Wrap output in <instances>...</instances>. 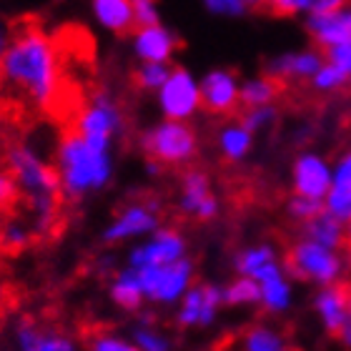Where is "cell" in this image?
<instances>
[{
    "mask_svg": "<svg viewBox=\"0 0 351 351\" xmlns=\"http://www.w3.org/2000/svg\"><path fill=\"white\" fill-rule=\"evenodd\" d=\"M131 51L138 63H166L171 66L173 56L178 53V36L169 25L156 23L143 25L131 33Z\"/></svg>",
    "mask_w": 351,
    "mask_h": 351,
    "instance_id": "obj_17",
    "label": "cell"
},
{
    "mask_svg": "<svg viewBox=\"0 0 351 351\" xmlns=\"http://www.w3.org/2000/svg\"><path fill=\"white\" fill-rule=\"evenodd\" d=\"M156 106H158L163 118L191 123V118H196V113H201L198 78L191 73L189 68L173 66L166 83L156 93Z\"/></svg>",
    "mask_w": 351,
    "mask_h": 351,
    "instance_id": "obj_13",
    "label": "cell"
},
{
    "mask_svg": "<svg viewBox=\"0 0 351 351\" xmlns=\"http://www.w3.org/2000/svg\"><path fill=\"white\" fill-rule=\"evenodd\" d=\"M341 346V351H351V308H349V316H346V322L341 324V329L337 331V337H334Z\"/></svg>",
    "mask_w": 351,
    "mask_h": 351,
    "instance_id": "obj_44",
    "label": "cell"
},
{
    "mask_svg": "<svg viewBox=\"0 0 351 351\" xmlns=\"http://www.w3.org/2000/svg\"><path fill=\"white\" fill-rule=\"evenodd\" d=\"M176 208L181 216L198 223H211L219 219L221 201L213 191V181L208 171L191 166L181 171V181H178V196H176Z\"/></svg>",
    "mask_w": 351,
    "mask_h": 351,
    "instance_id": "obj_12",
    "label": "cell"
},
{
    "mask_svg": "<svg viewBox=\"0 0 351 351\" xmlns=\"http://www.w3.org/2000/svg\"><path fill=\"white\" fill-rule=\"evenodd\" d=\"M108 299L116 308H121L123 314H138L146 308V293L141 286L138 271L131 266H118L108 276Z\"/></svg>",
    "mask_w": 351,
    "mask_h": 351,
    "instance_id": "obj_23",
    "label": "cell"
},
{
    "mask_svg": "<svg viewBox=\"0 0 351 351\" xmlns=\"http://www.w3.org/2000/svg\"><path fill=\"white\" fill-rule=\"evenodd\" d=\"M324 63V53L319 48H293V51H284L274 56L266 63L263 73L271 75L274 81L284 83H308L311 75L319 71V66Z\"/></svg>",
    "mask_w": 351,
    "mask_h": 351,
    "instance_id": "obj_16",
    "label": "cell"
},
{
    "mask_svg": "<svg viewBox=\"0 0 351 351\" xmlns=\"http://www.w3.org/2000/svg\"><path fill=\"white\" fill-rule=\"evenodd\" d=\"M83 351H138L128 334L116 329H93L83 341Z\"/></svg>",
    "mask_w": 351,
    "mask_h": 351,
    "instance_id": "obj_33",
    "label": "cell"
},
{
    "mask_svg": "<svg viewBox=\"0 0 351 351\" xmlns=\"http://www.w3.org/2000/svg\"><path fill=\"white\" fill-rule=\"evenodd\" d=\"M324 211V201H316V198H304V196H293L286 201V216L296 223V226H304L308 221L319 216Z\"/></svg>",
    "mask_w": 351,
    "mask_h": 351,
    "instance_id": "obj_37",
    "label": "cell"
},
{
    "mask_svg": "<svg viewBox=\"0 0 351 351\" xmlns=\"http://www.w3.org/2000/svg\"><path fill=\"white\" fill-rule=\"evenodd\" d=\"M322 8V0H266V10L281 18H296V15H316Z\"/></svg>",
    "mask_w": 351,
    "mask_h": 351,
    "instance_id": "obj_36",
    "label": "cell"
},
{
    "mask_svg": "<svg viewBox=\"0 0 351 351\" xmlns=\"http://www.w3.org/2000/svg\"><path fill=\"white\" fill-rule=\"evenodd\" d=\"M163 226V206L154 196H136L118 206L101 231L103 246H123L146 239Z\"/></svg>",
    "mask_w": 351,
    "mask_h": 351,
    "instance_id": "obj_8",
    "label": "cell"
},
{
    "mask_svg": "<svg viewBox=\"0 0 351 351\" xmlns=\"http://www.w3.org/2000/svg\"><path fill=\"white\" fill-rule=\"evenodd\" d=\"M281 83L274 81L271 75H251L241 81V93H239V103L241 108H261V106H276L281 98Z\"/></svg>",
    "mask_w": 351,
    "mask_h": 351,
    "instance_id": "obj_30",
    "label": "cell"
},
{
    "mask_svg": "<svg viewBox=\"0 0 351 351\" xmlns=\"http://www.w3.org/2000/svg\"><path fill=\"white\" fill-rule=\"evenodd\" d=\"M201 5L213 18H246V15H251L246 0H201Z\"/></svg>",
    "mask_w": 351,
    "mask_h": 351,
    "instance_id": "obj_39",
    "label": "cell"
},
{
    "mask_svg": "<svg viewBox=\"0 0 351 351\" xmlns=\"http://www.w3.org/2000/svg\"><path fill=\"white\" fill-rule=\"evenodd\" d=\"M299 234L311 239V241L322 243L326 249H337V251H344L346 243L351 239V228L344 226L339 219H334L329 211H322L319 216L299 226Z\"/></svg>",
    "mask_w": 351,
    "mask_h": 351,
    "instance_id": "obj_28",
    "label": "cell"
},
{
    "mask_svg": "<svg viewBox=\"0 0 351 351\" xmlns=\"http://www.w3.org/2000/svg\"><path fill=\"white\" fill-rule=\"evenodd\" d=\"M131 5H133V21H136V28L163 23L158 0H131Z\"/></svg>",
    "mask_w": 351,
    "mask_h": 351,
    "instance_id": "obj_40",
    "label": "cell"
},
{
    "mask_svg": "<svg viewBox=\"0 0 351 351\" xmlns=\"http://www.w3.org/2000/svg\"><path fill=\"white\" fill-rule=\"evenodd\" d=\"M311 308L319 326L324 329V334L337 337V331L341 329V324L346 322L351 308V284H334L316 289L314 299H311Z\"/></svg>",
    "mask_w": 351,
    "mask_h": 351,
    "instance_id": "obj_18",
    "label": "cell"
},
{
    "mask_svg": "<svg viewBox=\"0 0 351 351\" xmlns=\"http://www.w3.org/2000/svg\"><path fill=\"white\" fill-rule=\"evenodd\" d=\"M231 351H293V344L278 324L254 322L236 337Z\"/></svg>",
    "mask_w": 351,
    "mask_h": 351,
    "instance_id": "obj_25",
    "label": "cell"
},
{
    "mask_svg": "<svg viewBox=\"0 0 351 351\" xmlns=\"http://www.w3.org/2000/svg\"><path fill=\"white\" fill-rule=\"evenodd\" d=\"M231 266H234V276L261 281L263 276H269V274L284 266V254L278 251L276 243L254 241L236 251L234 258H231Z\"/></svg>",
    "mask_w": 351,
    "mask_h": 351,
    "instance_id": "obj_19",
    "label": "cell"
},
{
    "mask_svg": "<svg viewBox=\"0 0 351 351\" xmlns=\"http://www.w3.org/2000/svg\"><path fill=\"white\" fill-rule=\"evenodd\" d=\"M186 256H191L186 234L178 226H161L156 228L151 236H146V239L131 243L123 263L131 266V269L141 271V269H151V266L181 261Z\"/></svg>",
    "mask_w": 351,
    "mask_h": 351,
    "instance_id": "obj_11",
    "label": "cell"
},
{
    "mask_svg": "<svg viewBox=\"0 0 351 351\" xmlns=\"http://www.w3.org/2000/svg\"><path fill=\"white\" fill-rule=\"evenodd\" d=\"M95 25L110 36H131L136 30L131 0H90Z\"/></svg>",
    "mask_w": 351,
    "mask_h": 351,
    "instance_id": "obj_27",
    "label": "cell"
},
{
    "mask_svg": "<svg viewBox=\"0 0 351 351\" xmlns=\"http://www.w3.org/2000/svg\"><path fill=\"white\" fill-rule=\"evenodd\" d=\"M143 169H146L148 178H158V176L166 173V169H163V166H158L156 161H146V158H143Z\"/></svg>",
    "mask_w": 351,
    "mask_h": 351,
    "instance_id": "obj_45",
    "label": "cell"
},
{
    "mask_svg": "<svg viewBox=\"0 0 351 351\" xmlns=\"http://www.w3.org/2000/svg\"><path fill=\"white\" fill-rule=\"evenodd\" d=\"M138 148L146 161H156L163 169H191L201 154L196 128L181 121L163 118L138 133Z\"/></svg>",
    "mask_w": 351,
    "mask_h": 351,
    "instance_id": "obj_4",
    "label": "cell"
},
{
    "mask_svg": "<svg viewBox=\"0 0 351 351\" xmlns=\"http://www.w3.org/2000/svg\"><path fill=\"white\" fill-rule=\"evenodd\" d=\"M138 276L143 293H146V306L154 308H173L183 299V293L198 281L196 263L191 256L173 263H163V266L141 269Z\"/></svg>",
    "mask_w": 351,
    "mask_h": 351,
    "instance_id": "obj_9",
    "label": "cell"
},
{
    "mask_svg": "<svg viewBox=\"0 0 351 351\" xmlns=\"http://www.w3.org/2000/svg\"><path fill=\"white\" fill-rule=\"evenodd\" d=\"M13 25H10V21L5 18V13L0 10V58H3V53H5L8 43H10V38H13Z\"/></svg>",
    "mask_w": 351,
    "mask_h": 351,
    "instance_id": "obj_43",
    "label": "cell"
},
{
    "mask_svg": "<svg viewBox=\"0 0 351 351\" xmlns=\"http://www.w3.org/2000/svg\"><path fill=\"white\" fill-rule=\"evenodd\" d=\"M125 334L138 351H178V341H176L173 331L163 322H158V316L151 314L148 308L136 314L131 329Z\"/></svg>",
    "mask_w": 351,
    "mask_h": 351,
    "instance_id": "obj_22",
    "label": "cell"
},
{
    "mask_svg": "<svg viewBox=\"0 0 351 351\" xmlns=\"http://www.w3.org/2000/svg\"><path fill=\"white\" fill-rule=\"evenodd\" d=\"M3 341L8 351H83V341L75 334L33 314H15L3 326Z\"/></svg>",
    "mask_w": 351,
    "mask_h": 351,
    "instance_id": "obj_7",
    "label": "cell"
},
{
    "mask_svg": "<svg viewBox=\"0 0 351 351\" xmlns=\"http://www.w3.org/2000/svg\"><path fill=\"white\" fill-rule=\"evenodd\" d=\"M223 308L226 304L221 284L196 281L173 306V326L181 331H208L213 324H219Z\"/></svg>",
    "mask_w": 351,
    "mask_h": 351,
    "instance_id": "obj_10",
    "label": "cell"
},
{
    "mask_svg": "<svg viewBox=\"0 0 351 351\" xmlns=\"http://www.w3.org/2000/svg\"><path fill=\"white\" fill-rule=\"evenodd\" d=\"M308 88H311L314 93H322V95L341 93L344 88H349V75H346L344 71H339L334 63H329V60L324 58V63L319 66V71L311 75Z\"/></svg>",
    "mask_w": 351,
    "mask_h": 351,
    "instance_id": "obj_32",
    "label": "cell"
},
{
    "mask_svg": "<svg viewBox=\"0 0 351 351\" xmlns=\"http://www.w3.org/2000/svg\"><path fill=\"white\" fill-rule=\"evenodd\" d=\"M0 148L18 191L15 211L25 216L38 241L56 236L63 219V196L53 158L28 138H10Z\"/></svg>",
    "mask_w": 351,
    "mask_h": 351,
    "instance_id": "obj_2",
    "label": "cell"
},
{
    "mask_svg": "<svg viewBox=\"0 0 351 351\" xmlns=\"http://www.w3.org/2000/svg\"><path fill=\"white\" fill-rule=\"evenodd\" d=\"M201 88V110L211 116L228 118L236 110H241L239 93H241V78L231 68H211L198 78Z\"/></svg>",
    "mask_w": 351,
    "mask_h": 351,
    "instance_id": "obj_14",
    "label": "cell"
},
{
    "mask_svg": "<svg viewBox=\"0 0 351 351\" xmlns=\"http://www.w3.org/2000/svg\"><path fill=\"white\" fill-rule=\"evenodd\" d=\"M344 263H346V278H351V239L344 249Z\"/></svg>",
    "mask_w": 351,
    "mask_h": 351,
    "instance_id": "obj_46",
    "label": "cell"
},
{
    "mask_svg": "<svg viewBox=\"0 0 351 351\" xmlns=\"http://www.w3.org/2000/svg\"><path fill=\"white\" fill-rule=\"evenodd\" d=\"M284 266L293 281L308 284L314 289L344 284L346 281L344 251L326 249V246L311 241V239L301 234L286 246Z\"/></svg>",
    "mask_w": 351,
    "mask_h": 351,
    "instance_id": "obj_5",
    "label": "cell"
},
{
    "mask_svg": "<svg viewBox=\"0 0 351 351\" xmlns=\"http://www.w3.org/2000/svg\"><path fill=\"white\" fill-rule=\"evenodd\" d=\"M36 241V234H33V228H30V223L25 221L23 213L13 211L0 216V254L3 256L5 254H10V256L13 254H23Z\"/></svg>",
    "mask_w": 351,
    "mask_h": 351,
    "instance_id": "obj_29",
    "label": "cell"
},
{
    "mask_svg": "<svg viewBox=\"0 0 351 351\" xmlns=\"http://www.w3.org/2000/svg\"><path fill=\"white\" fill-rule=\"evenodd\" d=\"M258 286V311L271 319H278V316H286L293 308V301H296V286H293V278L289 276L286 266L276 269L274 274L263 276L261 281H256Z\"/></svg>",
    "mask_w": 351,
    "mask_h": 351,
    "instance_id": "obj_21",
    "label": "cell"
},
{
    "mask_svg": "<svg viewBox=\"0 0 351 351\" xmlns=\"http://www.w3.org/2000/svg\"><path fill=\"white\" fill-rule=\"evenodd\" d=\"M324 211H329L334 219L351 228V148H346L334 163L331 189L324 198Z\"/></svg>",
    "mask_w": 351,
    "mask_h": 351,
    "instance_id": "obj_24",
    "label": "cell"
},
{
    "mask_svg": "<svg viewBox=\"0 0 351 351\" xmlns=\"http://www.w3.org/2000/svg\"><path fill=\"white\" fill-rule=\"evenodd\" d=\"M239 121H241V123L246 125L254 136H258V133H266L278 123V106L241 108V113H239Z\"/></svg>",
    "mask_w": 351,
    "mask_h": 351,
    "instance_id": "obj_35",
    "label": "cell"
},
{
    "mask_svg": "<svg viewBox=\"0 0 351 351\" xmlns=\"http://www.w3.org/2000/svg\"><path fill=\"white\" fill-rule=\"evenodd\" d=\"M10 299H13V289H10V278H8L5 261H3V254H0V319L5 316L8 306H10Z\"/></svg>",
    "mask_w": 351,
    "mask_h": 351,
    "instance_id": "obj_42",
    "label": "cell"
},
{
    "mask_svg": "<svg viewBox=\"0 0 351 351\" xmlns=\"http://www.w3.org/2000/svg\"><path fill=\"white\" fill-rule=\"evenodd\" d=\"M334 163L319 151H301L291 163V193L324 201L331 189Z\"/></svg>",
    "mask_w": 351,
    "mask_h": 351,
    "instance_id": "obj_15",
    "label": "cell"
},
{
    "mask_svg": "<svg viewBox=\"0 0 351 351\" xmlns=\"http://www.w3.org/2000/svg\"><path fill=\"white\" fill-rule=\"evenodd\" d=\"M304 28L322 53L351 40V3L334 13H316L304 18Z\"/></svg>",
    "mask_w": 351,
    "mask_h": 351,
    "instance_id": "obj_20",
    "label": "cell"
},
{
    "mask_svg": "<svg viewBox=\"0 0 351 351\" xmlns=\"http://www.w3.org/2000/svg\"><path fill=\"white\" fill-rule=\"evenodd\" d=\"M125 128H128V118H125L123 103L108 88H93L75 108L73 123H71V131L116 148L125 136Z\"/></svg>",
    "mask_w": 351,
    "mask_h": 351,
    "instance_id": "obj_6",
    "label": "cell"
},
{
    "mask_svg": "<svg viewBox=\"0 0 351 351\" xmlns=\"http://www.w3.org/2000/svg\"><path fill=\"white\" fill-rule=\"evenodd\" d=\"M221 293L226 308H258V286L246 276H234L221 284Z\"/></svg>",
    "mask_w": 351,
    "mask_h": 351,
    "instance_id": "obj_31",
    "label": "cell"
},
{
    "mask_svg": "<svg viewBox=\"0 0 351 351\" xmlns=\"http://www.w3.org/2000/svg\"><path fill=\"white\" fill-rule=\"evenodd\" d=\"M349 88H351V78H349Z\"/></svg>",
    "mask_w": 351,
    "mask_h": 351,
    "instance_id": "obj_47",
    "label": "cell"
},
{
    "mask_svg": "<svg viewBox=\"0 0 351 351\" xmlns=\"http://www.w3.org/2000/svg\"><path fill=\"white\" fill-rule=\"evenodd\" d=\"M53 166L58 176L63 204H83L113 183L116 146L90 141L68 128L56 143Z\"/></svg>",
    "mask_w": 351,
    "mask_h": 351,
    "instance_id": "obj_3",
    "label": "cell"
},
{
    "mask_svg": "<svg viewBox=\"0 0 351 351\" xmlns=\"http://www.w3.org/2000/svg\"><path fill=\"white\" fill-rule=\"evenodd\" d=\"M18 208V191H15V181L3 158V148H0V216L13 213Z\"/></svg>",
    "mask_w": 351,
    "mask_h": 351,
    "instance_id": "obj_38",
    "label": "cell"
},
{
    "mask_svg": "<svg viewBox=\"0 0 351 351\" xmlns=\"http://www.w3.org/2000/svg\"><path fill=\"white\" fill-rule=\"evenodd\" d=\"M0 90L48 113L63 93V60L56 38L40 25H18L0 58Z\"/></svg>",
    "mask_w": 351,
    "mask_h": 351,
    "instance_id": "obj_1",
    "label": "cell"
},
{
    "mask_svg": "<svg viewBox=\"0 0 351 351\" xmlns=\"http://www.w3.org/2000/svg\"><path fill=\"white\" fill-rule=\"evenodd\" d=\"M171 68L173 66H166V63H138V68L133 71V83L138 90L143 93H158V88L166 83L169 78Z\"/></svg>",
    "mask_w": 351,
    "mask_h": 351,
    "instance_id": "obj_34",
    "label": "cell"
},
{
    "mask_svg": "<svg viewBox=\"0 0 351 351\" xmlns=\"http://www.w3.org/2000/svg\"><path fill=\"white\" fill-rule=\"evenodd\" d=\"M254 143H256V136L246 128V125L239 121V118H231L226 123L219 125L216 131V148H219V156L226 163H243L254 151Z\"/></svg>",
    "mask_w": 351,
    "mask_h": 351,
    "instance_id": "obj_26",
    "label": "cell"
},
{
    "mask_svg": "<svg viewBox=\"0 0 351 351\" xmlns=\"http://www.w3.org/2000/svg\"><path fill=\"white\" fill-rule=\"evenodd\" d=\"M324 58L329 60V63H334L339 71H344V73L351 78V40L349 43L337 45V48H331V51H326L324 53Z\"/></svg>",
    "mask_w": 351,
    "mask_h": 351,
    "instance_id": "obj_41",
    "label": "cell"
}]
</instances>
